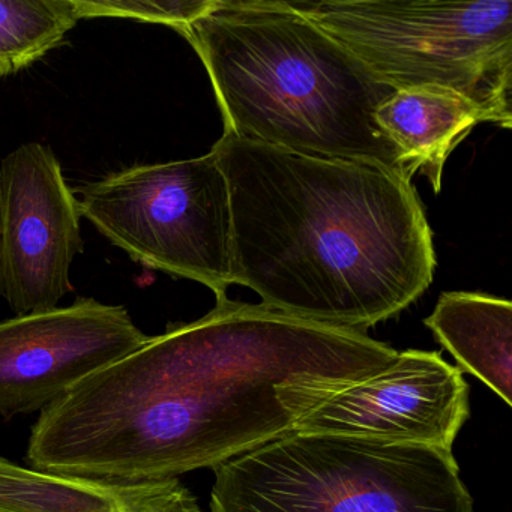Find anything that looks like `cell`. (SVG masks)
Returning a JSON list of instances; mask_svg holds the SVG:
<instances>
[{
  "label": "cell",
  "mask_w": 512,
  "mask_h": 512,
  "mask_svg": "<svg viewBox=\"0 0 512 512\" xmlns=\"http://www.w3.org/2000/svg\"><path fill=\"white\" fill-rule=\"evenodd\" d=\"M398 352L367 332L230 299L77 383L40 412L34 469L146 482L221 466L292 433Z\"/></svg>",
  "instance_id": "1"
},
{
  "label": "cell",
  "mask_w": 512,
  "mask_h": 512,
  "mask_svg": "<svg viewBox=\"0 0 512 512\" xmlns=\"http://www.w3.org/2000/svg\"><path fill=\"white\" fill-rule=\"evenodd\" d=\"M211 152L229 184L233 284L266 307L365 332L433 283V233L403 176L226 131Z\"/></svg>",
  "instance_id": "2"
},
{
  "label": "cell",
  "mask_w": 512,
  "mask_h": 512,
  "mask_svg": "<svg viewBox=\"0 0 512 512\" xmlns=\"http://www.w3.org/2000/svg\"><path fill=\"white\" fill-rule=\"evenodd\" d=\"M179 34L208 71L226 133L410 181L376 119L395 89L287 0H214Z\"/></svg>",
  "instance_id": "3"
},
{
  "label": "cell",
  "mask_w": 512,
  "mask_h": 512,
  "mask_svg": "<svg viewBox=\"0 0 512 512\" xmlns=\"http://www.w3.org/2000/svg\"><path fill=\"white\" fill-rule=\"evenodd\" d=\"M211 512H475L454 454L292 433L215 467Z\"/></svg>",
  "instance_id": "4"
},
{
  "label": "cell",
  "mask_w": 512,
  "mask_h": 512,
  "mask_svg": "<svg viewBox=\"0 0 512 512\" xmlns=\"http://www.w3.org/2000/svg\"><path fill=\"white\" fill-rule=\"evenodd\" d=\"M395 91L454 92L512 127L511 0H287Z\"/></svg>",
  "instance_id": "5"
},
{
  "label": "cell",
  "mask_w": 512,
  "mask_h": 512,
  "mask_svg": "<svg viewBox=\"0 0 512 512\" xmlns=\"http://www.w3.org/2000/svg\"><path fill=\"white\" fill-rule=\"evenodd\" d=\"M80 215L131 260L211 289L233 284L229 184L212 152L140 164L73 188Z\"/></svg>",
  "instance_id": "6"
},
{
  "label": "cell",
  "mask_w": 512,
  "mask_h": 512,
  "mask_svg": "<svg viewBox=\"0 0 512 512\" xmlns=\"http://www.w3.org/2000/svg\"><path fill=\"white\" fill-rule=\"evenodd\" d=\"M80 218L49 146L26 143L0 163V296L17 316L52 310L73 292Z\"/></svg>",
  "instance_id": "7"
},
{
  "label": "cell",
  "mask_w": 512,
  "mask_h": 512,
  "mask_svg": "<svg viewBox=\"0 0 512 512\" xmlns=\"http://www.w3.org/2000/svg\"><path fill=\"white\" fill-rule=\"evenodd\" d=\"M148 338L127 308L92 298L0 322V415L43 412Z\"/></svg>",
  "instance_id": "8"
},
{
  "label": "cell",
  "mask_w": 512,
  "mask_h": 512,
  "mask_svg": "<svg viewBox=\"0 0 512 512\" xmlns=\"http://www.w3.org/2000/svg\"><path fill=\"white\" fill-rule=\"evenodd\" d=\"M469 415L463 371L439 352L406 350L385 370L323 401L293 431L452 452Z\"/></svg>",
  "instance_id": "9"
},
{
  "label": "cell",
  "mask_w": 512,
  "mask_h": 512,
  "mask_svg": "<svg viewBox=\"0 0 512 512\" xmlns=\"http://www.w3.org/2000/svg\"><path fill=\"white\" fill-rule=\"evenodd\" d=\"M377 124L400 152L407 178L415 173L442 191L443 167L454 149L484 121L466 98L422 88L395 91L376 112Z\"/></svg>",
  "instance_id": "10"
},
{
  "label": "cell",
  "mask_w": 512,
  "mask_h": 512,
  "mask_svg": "<svg viewBox=\"0 0 512 512\" xmlns=\"http://www.w3.org/2000/svg\"><path fill=\"white\" fill-rule=\"evenodd\" d=\"M424 323L461 371L484 382L511 406L512 304L508 299L445 292Z\"/></svg>",
  "instance_id": "11"
},
{
  "label": "cell",
  "mask_w": 512,
  "mask_h": 512,
  "mask_svg": "<svg viewBox=\"0 0 512 512\" xmlns=\"http://www.w3.org/2000/svg\"><path fill=\"white\" fill-rule=\"evenodd\" d=\"M155 482L59 475L0 457V512H139Z\"/></svg>",
  "instance_id": "12"
},
{
  "label": "cell",
  "mask_w": 512,
  "mask_h": 512,
  "mask_svg": "<svg viewBox=\"0 0 512 512\" xmlns=\"http://www.w3.org/2000/svg\"><path fill=\"white\" fill-rule=\"evenodd\" d=\"M79 22L73 0H0V77L40 61Z\"/></svg>",
  "instance_id": "13"
},
{
  "label": "cell",
  "mask_w": 512,
  "mask_h": 512,
  "mask_svg": "<svg viewBox=\"0 0 512 512\" xmlns=\"http://www.w3.org/2000/svg\"><path fill=\"white\" fill-rule=\"evenodd\" d=\"M83 19H133L182 32L205 16L214 0H73Z\"/></svg>",
  "instance_id": "14"
},
{
  "label": "cell",
  "mask_w": 512,
  "mask_h": 512,
  "mask_svg": "<svg viewBox=\"0 0 512 512\" xmlns=\"http://www.w3.org/2000/svg\"><path fill=\"white\" fill-rule=\"evenodd\" d=\"M139 512H202L196 497L178 478L155 482Z\"/></svg>",
  "instance_id": "15"
}]
</instances>
